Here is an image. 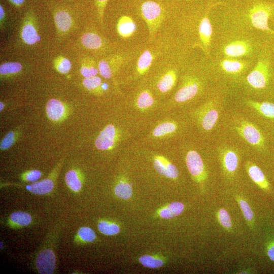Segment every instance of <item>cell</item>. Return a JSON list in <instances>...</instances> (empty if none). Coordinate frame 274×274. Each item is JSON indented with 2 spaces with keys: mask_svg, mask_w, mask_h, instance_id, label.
<instances>
[{
  "mask_svg": "<svg viewBox=\"0 0 274 274\" xmlns=\"http://www.w3.org/2000/svg\"><path fill=\"white\" fill-rule=\"evenodd\" d=\"M248 16L254 27L274 35L268 25L269 19L274 16L273 2L254 0L248 10Z\"/></svg>",
  "mask_w": 274,
  "mask_h": 274,
  "instance_id": "1",
  "label": "cell"
},
{
  "mask_svg": "<svg viewBox=\"0 0 274 274\" xmlns=\"http://www.w3.org/2000/svg\"><path fill=\"white\" fill-rule=\"evenodd\" d=\"M130 103L133 110L141 114L153 112L158 104L157 96L150 84L145 83L136 88Z\"/></svg>",
  "mask_w": 274,
  "mask_h": 274,
  "instance_id": "2",
  "label": "cell"
},
{
  "mask_svg": "<svg viewBox=\"0 0 274 274\" xmlns=\"http://www.w3.org/2000/svg\"><path fill=\"white\" fill-rule=\"evenodd\" d=\"M177 79L178 73L175 68L165 67L154 76L150 84L157 96H165L174 88Z\"/></svg>",
  "mask_w": 274,
  "mask_h": 274,
  "instance_id": "3",
  "label": "cell"
},
{
  "mask_svg": "<svg viewBox=\"0 0 274 274\" xmlns=\"http://www.w3.org/2000/svg\"><path fill=\"white\" fill-rule=\"evenodd\" d=\"M141 16L147 23L150 33H153L160 25L163 11L161 6L153 1H146L140 7Z\"/></svg>",
  "mask_w": 274,
  "mask_h": 274,
  "instance_id": "4",
  "label": "cell"
},
{
  "mask_svg": "<svg viewBox=\"0 0 274 274\" xmlns=\"http://www.w3.org/2000/svg\"><path fill=\"white\" fill-rule=\"evenodd\" d=\"M122 131L112 124L106 125L95 140V147L99 150L113 149L123 137Z\"/></svg>",
  "mask_w": 274,
  "mask_h": 274,
  "instance_id": "5",
  "label": "cell"
},
{
  "mask_svg": "<svg viewBox=\"0 0 274 274\" xmlns=\"http://www.w3.org/2000/svg\"><path fill=\"white\" fill-rule=\"evenodd\" d=\"M270 77V63L268 58L261 57L248 75L247 80L252 87L262 89L268 84Z\"/></svg>",
  "mask_w": 274,
  "mask_h": 274,
  "instance_id": "6",
  "label": "cell"
},
{
  "mask_svg": "<svg viewBox=\"0 0 274 274\" xmlns=\"http://www.w3.org/2000/svg\"><path fill=\"white\" fill-rule=\"evenodd\" d=\"M200 88L201 84L197 79L187 77L171 99L169 105L181 104L191 100L198 94Z\"/></svg>",
  "mask_w": 274,
  "mask_h": 274,
  "instance_id": "7",
  "label": "cell"
},
{
  "mask_svg": "<svg viewBox=\"0 0 274 274\" xmlns=\"http://www.w3.org/2000/svg\"><path fill=\"white\" fill-rule=\"evenodd\" d=\"M185 161L194 181L199 184L203 183L208 178V174L200 154L194 150H189L186 154Z\"/></svg>",
  "mask_w": 274,
  "mask_h": 274,
  "instance_id": "8",
  "label": "cell"
},
{
  "mask_svg": "<svg viewBox=\"0 0 274 274\" xmlns=\"http://www.w3.org/2000/svg\"><path fill=\"white\" fill-rule=\"evenodd\" d=\"M238 134L248 144L257 148L264 145V138L260 129L252 123L243 120L235 127Z\"/></svg>",
  "mask_w": 274,
  "mask_h": 274,
  "instance_id": "9",
  "label": "cell"
},
{
  "mask_svg": "<svg viewBox=\"0 0 274 274\" xmlns=\"http://www.w3.org/2000/svg\"><path fill=\"white\" fill-rule=\"evenodd\" d=\"M219 160L224 174L228 178L234 177L237 169L239 157L237 152L230 147L219 150Z\"/></svg>",
  "mask_w": 274,
  "mask_h": 274,
  "instance_id": "10",
  "label": "cell"
},
{
  "mask_svg": "<svg viewBox=\"0 0 274 274\" xmlns=\"http://www.w3.org/2000/svg\"><path fill=\"white\" fill-rule=\"evenodd\" d=\"M22 22L20 31L22 41L28 45L36 44L39 41L40 36L34 13L31 10L27 12Z\"/></svg>",
  "mask_w": 274,
  "mask_h": 274,
  "instance_id": "11",
  "label": "cell"
},
{
  "mask_svg": "<svg viewBox=\"0 0 274 274\" xmlns=\"http://www.w3.org/2000/svg\"><path fill=\"white\" fill-rule=\"evenodd\" d=\"M178 123L172 119H164L157 123L151 129L148 138L153 140H165L177 133Z\"/></svg>",
  "mask_w": 274,
  "mask_h": 274,
  "instance_id": "12",
  "label": "cell"
},
{
  "mask_svg": "<svg viewBox=\"0 0 274 274\" xmlns=\"http://www.w3.org/2000/svg\"><path fill=\"white\" fill-rule=\"evenodd\" d=\"M218 118V111L212 102L204 104L196 113L197 121L200 127L206 131H210L214 128Z\"/></svg>",
  "mask_w": 274,
  "mask_h": 274,
  "instance_id": "13",
  "label": "cell"
},
{
  "mask_svg": "<svg viewBox=\"0 0 274 274\" xmlns=\"http://www.w3.org/2000/svg\"><path fill=\"white\" fill-rule=\"evenodd\" d=\"M151 157L153 165L159 175L172 180L179 177L178 168L165 156L158 153H151Z\"/></svg>",
  "mask_w": 274,
  "mask_h": 274,
  "instance_id": "14",
  "label": "cell"
},
{
  "mask_svg": "<svg viewBox=\"0 0 274 274\" xmlns=\"http://www.w3.org/2000/svg\"><path fill=\"white\" fill-rule=\"evenodd\" d=\"M124 55L115 54L100 60L98 63L100 75L105 79H110L124 64Z\"/></svg>",
  "mask_w": 274,
  "mask_h": 274,
  "instance_id": "15",
  "label": "cell"
},
{
  "mask_svg": "<svg viewBox=\"0 0 274 274\" xmlns=\"http://www.w3.org/2000/svg\"><path fill=\"white\" fill-rule=\"evenodd\" d=\"M56 30L59 34H66L71 29L73 19L70 13L63 8H56L53 11Z\"/></svg>",
  "mask_w": 274,
  "mask_h": 274,
  "instance_id": "16",
  "label": "cell"
},
{
  "mask_svg": "<svg viewBox=\"0 0 274 274\" xmlns=\"http://www.w3.org/2000/svg\"><path fill=\"white\" fill-rule=\"evenodd\" d=\"M36 262L37 269L40 273H51L55 267V255L51 250H44L38 255Z\"/></svg>",
  "mask_w": 274,
  "mask_h": 274,
  "instance_id": "17",
  "label": "cell"
},
{
  "mask_svg": "<svg viewBox=\"0 0 274 274\" xmlns=\"http://www.w3.org/2000/svg\"><path fill=\"white\" fill-rule=\"evenodd\" d=\"M246 171L251 180L262 190L268 192L270 185L261 169L255 163L247 161L245 164Z\"/></svg>",
  "mask_w": 274,
  "mask_h": 274,
  "instance_id": "18",
  "label": "cell"
},
{
  "mask_svg": "<svg viewBox=\"0 0 274 274\" xmlns=\"http://www.w3.org/2000/svg\"><path fill=\"white\" fill-rule=\"evenodd\" d=\"M153 59V53L149 49L145 50L138 58L134 78L138 79L144 76L149 71Z\"/></svg>",
  "mask_w": 274,
  "mask_h": 274,
  "instance_id": "19",
  "label": "cell"
},
{
  "mask_svg": "<svg viewBox=\"0 0 274 274\" xmlns=\"http://www.w3.org/2000/svg\"><path fill=\"white\" fill-rule=\"evenodd\" d=\"M117 31L122 38L128 39L134 34L136 29V25L134 20L129 16L120 17L116 25Z\"/></svg>",
  "mask_w": 274,
  "mask_h": 274,
  "instance_id": "20",
  "label": "cell"
},
{
  "mask_svg": "<svg viewBox=\"0 0 274 274\" xmlns=\"http://www.w3.org/2000/svg\"><path fill=\"white\" fill-rule=\"evenodd\" d=\"M48 117L51 120H61L65 116L66 109L64 105L59 100L52 98L48 100L46 106Z\"/></svg>",
  "mask_w": 274,
  "mask_h": 274,
  "instance_id": "21",
  "label": "cell"
},
{
  "mask_svg": "<svg viewBox=\"0 0 274 274\" xmlns=\"http://www.w3.org/2000/svg\"><path fill=\"white\" fill-rule=\"evenodd\" d=\"M208 11L201 20L198 27L200 40L206 49L210 46L212 35V25L208 17Z\"/></svg>",
  "mask_w": 274,
  "mask_h": 274,
  "instance_id": "22",
  "label": "cell"
},
{
  "mask_svg": "<svg viewBox=\"0 0 274 274\" xmlns=\"http://www.w3.org/2000/svg\"><path fill=\"white\" fill-rule=\"evenodd\" d=\"M250 46L243 41H236L227 45L224 48L225 54L229 57H239L247 54Z\"/></svg>",
  "mask_w": 274,
  "mask_h": 274,
  "instance_id": "23",
  "label": "cell"
},
{
  "mask_svg": "<svg viewBox=\"0 0 274 274\" xmlns=\"http://www.w3.org/2000/svg\"><path fill=\"white\" fill-rule=\"evenodd\" d=\"M81 42L84 47L91 50L99 49L104 44L101 37L93 32L84 33L81 37Z\"/></svg>",
  "mask_w": 274,
  "mask_h": 274,
  "instance_id": "24",
  "label": "cell"
},
{
  "mask_svg": "<svg viewBox=\"0 0 274 274\" xmlns=\"http://www.w3.org/2000/svg\"><path fill=\"white\" fill-rule=\"evenodd\" d=\"M246 104L263 116L274 119V104L269 102H258L251 100H247Z\"/></svg>",
  "mask_w": 274,
  "mask_h": 274,
  "instance_id": "25",
  "label": "cell"
},
{
  "mask_svg": "<svg viewBox=\"0 0 274 274\" xmlns=\"http://www.w3.org/2000/svg\"><path fill=\"white\" fill-rule=\"evenodd\" d=\"M22 186L34 194L41 195L51 191L54 187V183L51 179L47 178L30 185Z\"/></svg>",
  "mask_w": 274,
  "mask_h": 274,
  "instance_id": "26",
  "label": "cell"
},
{
  "mask_svg": "<svg viewBox=\"0 0 274 274\" xmlns=\"http://www.w3.org/2000/svg\"><path fill=\"white\" fill-rule=\"evenodd\" d=\"M184 205L181 202H173L160 209L159 211L160 216L168 219L179 215L184 209Z\"/></svg>",
  "mask_w": 274,
  "mask_h": 274,
  "instance_id": "27",
  "label": "cell"
},
{
  "mask_svg": "<svg viewBox=\"0 0 274 274\" xmlns=\"http://www.w3.org/2000/svg\"><path fill=\"white\" fill-rule=\"evenodd\" d=\"M114 193L119 198L128 199L132 195V189L130 184L125 178H121L114 188Z\"/></svg>",
  "mask_w": 274,
  "mask_h": 274,
  "instance_id": "28",
  "label": "cell"
},
{
  "mask_svg": "<svg viewBox=\"0 0 274 274\" xmlns=\"http://www.w3.org/2000/svg\"><path fill=\"white\" fill-rule=\"evenodd\" d=\"M235 199L239 206L243 216L249 227H253L254 224V213L248 202L243 197L236 194Z\"/></svg>",
  "mask_w": 274,
  "mask_h": 274,
  "instance_id": "29",
  "label": "cell"
},
{
  "mask_svg": "<svg viewBox=\"0 0 274 274\" xmlns=\"http://www.w3.org/2000/svg\"><path fill=\"white\" fill-rule=\"evenodd\" d=\"M80 73L84 78L95 76L98 72V64L92 58L87 57L83 59L80 68Z\"/></svg>",
  "mask_w": 274,
  "mask_h": 274,
  "instance_id": "30",
  "label": "cell"
},
{
  "mask_svg": "<svg viewBox=\"0 0 274 274\" xmlns=\"http://www.w3.org/2000/svg\"><path fill=\"white\" fill-rule=\"evenodd\" d=\"M22 64L18 62H6L0 65L1 77L12 76L17 75L22 70Z\"/></svg>",
  "mask_w": 274,
  "mask_h": 274,
  "instance_id": "31",
  "label": "cell"
},
{
  "mask_svg": "<svg viewBox=\"0 0 274 274\" xmlns=\"http://www.w3.org/2000/svg\"><path fill=\"white\" fill-rule=\"evenodd\" d=\"M221 66L226 72L230 74H237L245 67L243 62L235 59H224L221 62Z\"/></svg>",
  "mask_w": 274,
  "mask_h": 274,
  "instance_id": "32",
  "label": "cell"
},
{
  "mask_svg": "<svg viewBox=\"0 0 274 274\" xmlns=\"http://www.w3.org/2000/svg\"><path fill=\"white\" fill-rule=\"evenodd\" d=\"M83 85L88 90L94 93H99L102 90L101 79L97 76L84 78Z\"/></svg>",
  "mask_w": 274,
  "mask_h": 274,
  "instance_id": "33",
  "label": "cell"
},
{
  "mask_svg": "<svg viewBox=\"0 0 274 274\" xmlns=\"http://www.w3.org/2000/svg\"><path fill=\"white\" fill-rule=\"evenodd\" d=\"M65 181L68 187L73 191L77 192L82 187V183L77 172L70 170L65 176Z\"/></svg>",
  "mask_w": 274,
  "mask_h": 274,
  "instance_id": "34",
  "label": "cell"
},
{
  "mask_svg": "<svg viewBox=\"0 0 274 274\" xmlns=\"http://www.w3.org/2000/svg\"><path fill=\"white\" fill-rule=\"evenodd\" d=\"M139 261L144 266L151 268H159L164 264L161 258L148 255L140 257Z\"/></svg>",
  "mask_w": 274,
  "mask_h": 274,
  "instance_id": "35",
  "label": "cell"
},
{
  "mask_svg": "<svg viewBox=\"0 0 274 274\" xmlns=\"http://www.w3.org/2000/svg\"><path fill=\"white\" fill-rule=\"evenodd\" d=\"M99 231L107 235H114L120 231L119 226L114 223L107 221H101L98 224Z\"/></svg>",
  "mask_w": 274,
  "mask_h": 274,
  "instance_id": "36",
  "label": "cell"
},
{
  "mask_svg": "<svg viewBox=\"0 0 274 274\" xmlns=\"http://www.w3.org/2000/svg\"><path fill=\"white\" fill-rule=\"evenodd\" d=\"M53 64L56 70L62 74L68 73L72 68L71 62L62 56L56 57L54 60Z\"/></svg>",
  "mask_w": 274,
  "mask_h": 274,
  "instance_id": "37",
  "label": "cell"
},
{
  "mask_svg": "<svg viewBox=\"0 0 274 274\" xmlns=\"http://www.w3.org/2000/svg\"><path fill=\"white\" fill-rule=\"evenodd\" d=\"M10 219L14 223L20 225L26 226L29 224L32 220L30 214L24 212H15L10 215Z\"/></svg>",
  "mask_w": 274,
  "mask_h": 274,
  "instance_id": "38",
  "label": "cell"
},
{
  "mask_svg": "<svg viewBox=\"0 0 274 274\" xmlns=\"http://www.w3.org/2000/svg\"><path fill=\"white\" fill-rule=\"evenodd\" d=\"M220 224L226 230L230 231L232 227L231 218L228 212L224 209H220L217 214Z\"/></svg>",
  "mask_w": 274,
  "mask_h": 274,
  "instance_id": "39",
  "label": "cell"
},
{
  "mask_svg": "<svg viewBox=\"0 0 274 274\" xmlns=\"http://www.w3.org/2000/svg\"><path fill=\"white\" fill-rule=\"evenodd\" d=\"M17 135L14 131H9L2 139L0 143L1 150H5L10 148L16 140Z\"/></svg>",
  "mask_w": 274,
  "mask_h": 274,
  "instance_id": "40",
  "label": "cell"
},
{
  "mask_svg": "<svg viewBox=\"0 0 274 274\" xmlns=\"http://www.w3.org/2000/svg\"><path fill=\"white\" fill-rule=\"evenodd\" d=\"M80 237L85 242H91L96 238V234L94 231L88 227H82L80 228L78 232Z\"/></svg>",
  "mask_w": 274,
  "mask_h": 274,
  "instance_id": "41",
  "label": "cell"
},
{
  "mask_svg": "<svg viewBox=\"0 0 274 274\" xmlns=\"http://www.w3.org/2000/svg\"><path fill=\"white\" fill-rule=\"evenodd\" d=\"M109 0H94L98 16L101 23L103 21L104 12Z\"/></svg>",
  "mask_w": 274,
  "mask_h": 274,
  "instance_id": "42",
  "label": "cell"
},
{
  "mask_svg": "<svg viewBox=\"0 0 274 274\" xmlns=\"http://www.w3.org/2000/svg\"><path fill=\"white\" fill-rule=\"evenodd\" d=\"M41 172L37 169L31 170L27 172L24 174V178L25 180L28 182H35L41 178Z\"/></svg>",
  "mask_w": 274,
  "mask_h": 274,
  "instance_id": "43",
  "label": "cell"
},
{
  "mask_svg": "<svg viewBox=\"0 0 274 274\" xmlns=\"http://www.w3.org/2000/svg\"><path fill=\"white\" fill-rule=\"evenodd\" d=\"M266 252L269 259L274 261V241H271L268 243Z\"/></svg>",
  "mask_w": 274,
  "mask_h": 274,
  "instance_id": "44",
  "label": "cell"
},
{
  "mask_svg": "<svg viewBox=\"0 0 274 274\" xmlns=\"http://www.w3.org/2000/svg\"><path fill=\"white\" fill-rule=\"evenodd\" d=\"M6 20V14L5 11V9L4 8L3 6L1 4L0 5V24H1V30L3 29V27H4V24Z\"/></svg>",
  "mask_w": 274,
  "mask_h": 274,
  "instance_id": "45",
  "label": "cell"
},
{
  "mask_svg": "<svg viewBox=\"0 0 274 274\" xmlns=\"http://www.w3.org/2000/svg\"><path fill=\"white\" fill-rule=\"evenodd\" d=\"M13 6L17 8H20L24 3L25 0H8Z\"/></svg>",
  "mask_w": 274,
  "mask_h": 274,
  "instance_id": "46",
  "label": "cell"
},
{
  "mask_svg": "<svg viewBox=\"0 0 274 274\" xmlns=\"http://www.w3.org/2000/svg\"><path fill=\"white\" fill-rule=\"evenodd\" d=\"M0 106H1V108H0L1 111H2L3 110L4 107V105L2 101H1Z\"/></svg>",
  "mask_w": 274,
  "mask_h": 274,
  "instance_id": "47",
  "label": "cell"
}]
</instances>
